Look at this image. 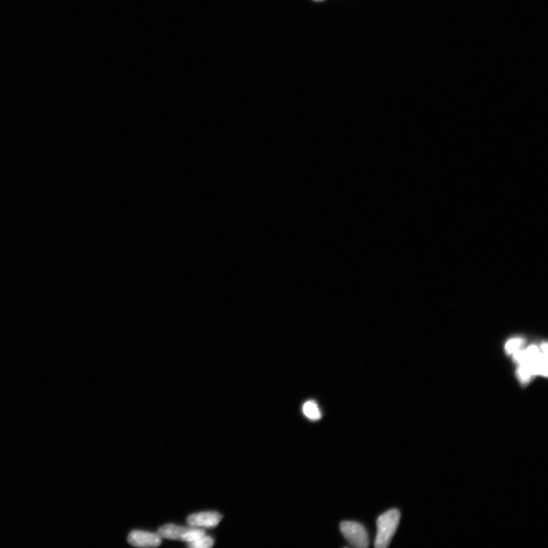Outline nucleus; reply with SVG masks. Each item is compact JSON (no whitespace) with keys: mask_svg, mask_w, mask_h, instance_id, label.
<instances>
[{"mask_svg":"<svg viewBox=\"0 0 548 548\" xmlns=\"http://www.w3.org/2000/svg\"><path fill=\"white\" fill-rule=\"evenodd\" d=\"M341 531L349 543L357 548L369 546L370 540L363 524L355 522H343L340 526Z\"/></svg>","mask_w":548,"mask_h":548,"instance_id":"nucleus-2","label":"nucleus"},{"mask_svg":"<svg viewBox=\"0 0 548 548\" xmlns=\"http://www.w3.org/2000/svg\"><path fill=\"white\" fill-rule=\"evenodd\" d=\"M315 1H323V0H315Z\"/></svg>","mask_w":548,"mask_h":548,"instance_id":"nucleus-10","label":"nucleus"},{"mask_svg":"<svg viewBox=\"0 0 548 548\" xmlns=\"http://www.w3.org/2000/svg\"><path fill=\"white\" fill-rule=\"evenodd\" d=\"M303 413L305 417L311 420H318L322 418V412H320L318 405L316 402L309 401L305 402L302 408Z\"/></svg>","mask_w":548,"mask_h":548,"instance_id":"nucleus-6","label":"nucleus"},{"mask_svg":"<svg viewBox=\"0 0 548 548\" xmlns=\"http://www.w3.org/2000/svg\"><path fill=\"white\" fill-rule=\"evenodd\" d=\"M128 540L130 545L137 547H156L162 543L158 534L139 530L132 531Z\"/></svg>","mask_w":548,"mask_h":548,"instance_id":"nucleus-3","label":"nucleus"},{"mask_svg":"<svg viewBox=\"0 0 548 548\" xmlns=\"http://www.w3.org/2000/svg\"><path fill=\"white\" fill-rule=\"evenodd\" d=\"M524 341L521 339H513L508 341L506 344V350L508 354H513L515 352L521 349Z\"/></svg>","mask_w":548,"mask_h":548,"instance_id":"nucleus-9","label":"nucleus"},{"mask_svg":"<svg viewBox=\"0 0 548 548\" xmlns=\"http://www.w3.org/2000/svg\"><path fill=\"white\" fill-rule=\"evenodd\" d=\"M206 536L205 531L198 529L189 528L182 537V541L191 542Z\"/></svg>","mask_w":548,"mask_h":548,"instance_id":"nucleus-7","label":"nucleus"},{"mask_svg":"<svg viewBox=\"0 0 548 548\" xmlns=\"http://www.w3.org/2000/svg\"><path fill=\"white\" fill-rule=\"evenodd\" d=\"M214 542L212 538L209 536H203L196 541L189 542L187 546L192 548H209L213 547Z\"/></svg>","mask_w":548,"mask_h":548,"instance_id":"nucleus-8","label":"nucleus"},{"mask_svg":"<svg viewBox=\"0 0 548 548\" xmlns=\"http://www.w3.org/2000/svg\"><path fill=\"white\" fill-rule=\"evenodd\" d=\"M223 515L216 512H203L192 514L187 519V524L193 527L213 528L218 526Z\"/></svg>","mask_w":548,"mask_h":548,"instance_id":"nucleus-4","label":"nucleus"},{"mask_svg":"<svg viewBox=\"0 0 548 548\" xmlns=\"http://www.w3.org/2000/svg\"><path fill=\"white\" fill-rule=\"evenodd\" d=\"M187 529L189 528L178 526L173 524H167L159 529L157 534L161 538L182 541V537Z\"/></svg>","mask_w":548,"mask_h":548,"instance_id":"nucleus-5","label":"nucleus"},{"mask_svg":"<svg viewBox=\"0 0 548 548\" xmlns=\"http://www.w3.org/2000/svg\"><path fill=\"white\" fill-rule=\"evenodd\" d=\"M401 513L397 510H391L379 516L377 520V535L375 547L386 548L389 546L397 531Z\"/></svg>","mask_w":548,"mask_h":548,"instance_id":"nucleus-1","label":"nucleus"}]
</instances>
